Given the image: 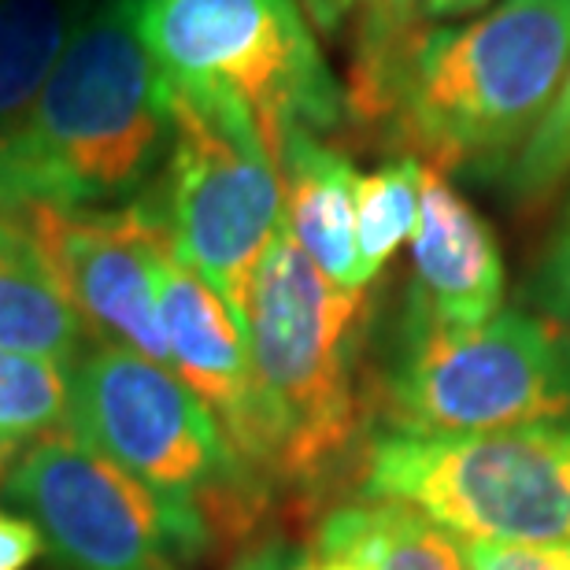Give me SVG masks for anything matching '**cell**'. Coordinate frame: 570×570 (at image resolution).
I'll return each instance as SVG.
<instances>
[{
    "instance_id": "obj_5",
    "label": "cell",
    "mask_w": 570,
    "mask_h": 570,
    "mask_svg": "<svg viewBox=\"0 0 570 570\" xmlns=\"http://www.w3.org/2000/svg\"><path fill=\"white\" fill-rule=\"evenodd\" d=\"M167 82L234 97L275 156L285 130L330 134L348 119L341 78L301 0H122Z\"/></svg>"
},
{
    "instance_id": "obj_26",
    "label": "cell",
    "mask_w": 570,
    "mask_h": 570,
    "mask_svg": "<svg viewBox=\"0 0 570 570\" xmlns=\"http://www.w3.org/2000/svg\"><path fill=\"white\" fill-rule=\"evenodd\" d=\"M22 208H27V200H22L16 178H11L4 156H0V215H19Z\"/></svg>"
},
{
    "instance_id": "obj_6",
    "label": "cell",
    "mask_w": 570,
    "mask_h": 570,
    "mask_svg": "<svg viewBox=\"0 0 570 570\" xmlns=\"http://www.w3.org/2000/svg\"><path fill=\"white\" fill-rule=\"evenodd\" d=\"M363 497L412 508L460 541H570V426L379 433L363 455Z\"/></svg>"
},
{
    "instance_id": "obj_24",
    "label": "cell",
    "mask_w": 570,
    "mask_h": 570,
    "mask_svg": "<svg viewBox=\"0 0 570 570\" xmlns=\"http://www.w3.org/2000/svg\"><path fill=\"white\" fill-rule=\"evenodd\" d=\"M293 560H296L293 544H285L282 538H267L237 556L230 570H293Z\"/></svg>"
},
{
    "instance_id": "obj_1",
    "label": "cell",
    "mask_w": 570,
    "mask_h": 570,
    "mask_svg": "<svg viewBox=\"0 0 570 570\" xmlns=\"http://www.w3.org/2000/svg\"><path fill=\"white\" fill-rule=\"evenodd\" d=\"M570 0H493L348 63V116L441 175L500 181L560 94Z\"/></svg>"
},
{
    "instance_id": "obj_12",
    "label": "cell",
    "mask_w": 570,
    "mask_h": 570,
    "mask_svg": "<svg viewBox=\"0 0 570 570\" xmlns=\"http://www.w3.org/2000/svg\"><path fill=\"white\" fill-rule=\"evenodd\" d=\"M159 315H164L170 367L208 407L237 460L253 471V379H248L242 323L223 296L170 248L159 264Z\"/></svg>"
},
{
    "instance_id": "obj_23",
    "label": "cell",
    "mask_w": 570,
    "mask_h": 570,
    "mask_svg": "<svg viewBox=\"0 0 570 570\" xmlns=\"http://www.w3.org/2000/svg\"><path fill=\"white\" fill-rule=\"evenodd\" d=\"M45 552V538L30 519L0 511V570H27Z\"/></svg>"
},
{
    "instance_id": "obj_21",
    "label": "cell",
    "mask_w": 570,
    "mask_h": 570,
    "mask_svg": "<svg viewBox=\"0 0 570 570\" xmlns=\"http://www.w3.org/2000/svg\"><path fill=\"white\" fill-rule=\"evenodd\" d=\"M527 301L533 304V312L570 334V219L567 215L552 230L549 242H544L538 264L530 271Z\"/></svg>"
},
{
    "instance_id": "obj_17",
    "label": "cell",
    "mask_w": 570,
    "mask_h": 570,
    "mask_svg": "<svg viewBox=\"0 0 570 570\" xmlns=\"http://www.w3.org/2000/svg\"><path fill=\"white\" fill-rule=\"evenodd\" d=\"M493 0H301L315 33L345 45L348 63L374 56L419 30L478 16Z\"/></svg>"
},
{
    "instance_id": "obj_15",
    "label": "cell",
    "mask_w": 570,
    "mask_h": 570,
    "mask_svg": "<svg viewBox=\"0 0 570 570\" xmlns=\"http://www.w3.org/2000/svg\"><path fill=\"white\" fill-rule=\"evenodd\" d=\"M315 549L348 556L363 570H466L452 533L393 500L334 508L318 522Z\"/></svg>"
},
{
    "instance_id": "obj_7",
    "label": "cell",
    "mask_w": 570,
    "mask_h": 570,
    "mask_svg": "<svg viewBox=\"0 0 570 570\" xmlns=\"http://www.w3.org/2000/svg\"><path fill=\"white\" fill-rule=\"evenodd\" d=\"M170 138L153 197L181 264L223 296L234 318L259 256L282 226V175L256 119L234 97L167 82Z\"/></svg>"
},
{
    "instance_id": "obj_25",
    "label": "cell",
    "mask_w": 570,
    "mask_h": 570,
    "mask_svg": "<svg viewBox=\"0 0 570 570\" xmlns=\"http://www.w3.org/2000/svg\"><path fill=\"white\" fill-rule=\"evenodd\" d=\"M293 570H363L356 560L348 556H337V552H323V549H296V560Z\"/></svg>"
},
{
    "instance_id": "obj_18",
    "label": "cell",
    "mask_w": 570,
    "mask_h": 570,
    "mask_svg": "<svg viewBox=\"0 0 570 570\" xmlns=\"http://www.w3.org/2000/svg\"><path fill=\"white\" fill-rule=\"evenodd\" d=\"M423 159L396 156L356 181V264L360 282L371 285L396 248L412 242L423 208Z\"/></svg>"
},
{
    "instance_id": "obj_3",
    "label": "cell",
    "mask_w": 570,
    "mask_h": 570,
    "mask_svg": "<svg viewBox=\"0 0 570 570\" xmlns=\"http://www.w3.org/2000/svg\"><path fill=\"white\" fill-rule=\"evenodd\" d=\"M167 78L122 0H97L0 156L27 204L86 212L134 197L164 164Z\"/></svg>"
},
{
    "instance_id": "obj_13",
    "label": "cell",
    "mask_w": 570,
    "mask_h": 570,
    "mask_svg": "<svg viewBox=\"0 0 570 570\" xmlns=\"http://www.w3.org/2000/svg\"><path fill=\"white\" fill-rule=\"evenodd\" d=\"M282 223L315 271L341 289H367L356 264V164L323 134L293 127L275 148Z\"/></svg>"
},
{
    "instance_id": "obj_20",
    "label": "cell",
    "mask_w": 570,
    "mask_h": 570,
    "mask_svg": "<svg viewBox=\"0 0 570 570\" xmlns=\"http://www.w3.org/2000/svg\"><path fill=\"white\" fill-rule=\"evenodd\" d=\"M500 186L522 212L541 208L563 186H570V63L560 94L544 111V119L533 127L527 145L519 148V156L511 159Z\"/></svg>"
},
{
    "instance_id": "obj_9",
    "label": "cell",
    "mask_w": 570,
    "mask_h": 570,
    "mask_svg": "<svg viewBox=\"0 0 570 570\" xmlns=\"http://www.w3.org/2000/svg\"><path fill=\"white\" fill-rule=\"evenodd\" d=\"M4 500L27 511L63 570H175V556L212 541L197 511L153 493L67 426L22 449Z\"/></svg>"
},
{
    "instance_id": "obj_2",
    "label": "cell",
    "mask_w": 570,
    "mask_h": 570,
    "mask_svg": "<svg viewBox=\"0 0 570 570\" xmlns=\"http://www.w3.org/2000/svg\"><path fill=\"white\" fill-rule=\"evenodd\" d=\"M363 318L367 289L318 275L282 223L242 307L259 482L318 489L352 460L363 433Z\"/></svg>"
},
{
    "instance_id": "obj_16",
    "label": "cell",
    "mask_w": 570,
    "mask_h": 570,
    "mask_svg": "<svg viewBox=\"0 0 570 570\" xmlns=\"http://www.w3.org/2000/svg\"><path fill=\"white\" fill-rule=\"evenodd\" d=\"M89 8V0H0V134L30 111Z\"/></svg>"
},
{
    "instance_id": "obj_28",
    "label": "cell",
    "mask_w": 570,
    "mask_h": 570,
    "mask_svg": "<svg viewBox=\"0 0 570 570\" xmlns=\"http://www.w3.org/2000/svg\"><path fill=\"white\" fill-rule=\"evenodd\" d=\"M567 219H570V204H567Z\"/></svg>"
},
{
    "instance_id": "obj_10",
    "label": "cell",
    "mask_w": 570,
    "mask_h": 570,
    "mask_svg": "<svg viewBox=\"0 0 570 570\" xmlns=\"http://www.w3.org/2000/svg\"><path fill=\"white\" fill-rule=\"evenodd\" d=\"M16 219L33 237L56 285L100 345L170 363L159 315V264L170 248L148 200L67 212L27 204Z\"/></svg>"
},
{
    "instance_id": "obj_8",
    "label": "cell",
    "mask_w": 570,
    "mask_h": 570,
    "mask_svg": "<svg viewBox=\"0 0 570 570\" xmlns=\"http://www.w3.org/2000/svg\"><path fill=\"white\" fill-rule=\"evenodd\" d=\"M67 430L105 452L170 504L245 530L256 515L259 478L237 460L226 433L178 374L130 348L100 345L67 363Z\"/></svg>"
},
{
    "instance_id": "obj_19",
    "label": "cell",
    "mask_w": 570,
    "mask_h": 570,
    "mask_svg": "<svg viewBox=\"0 0 570 570\" xmlns=\"http://www.w3.org/2000/svg\"><path fill=\"white\" fill-rule=\"evenodd\" d=\"M71 379L52 360L0 348V444L22 449L67 423Z\"/></svg>"
},
{
    "instance_id": "obj_22",
    "label": "cell",
    "mask_w": 570,
    "mask_h": 570,
    "mask_svg": "<svg viewBox=\"0 0 570 570\" xmlns=\"http://www.w3.org/2000/svg\"><path fill=\"white\" fill-rule=\"evenodd\" d=\"M466 570H570V541L560 544H478L460 541Z\"/></svg>"
},
{
    "instance_id": "obj_14",
    "label": "cell",
    "mask_w": 570,
    "mask_h": 570,
    "mask_svg": "<svg viewBox=\"0 0 570 570\" xmlns=\"http://www.w3.org/2000/svg\"><path fill=\"white\" fill-rule=\"evenodd\" d=\"M86 326L16 215H0V348L75 363Z\"/></svg>"
},
{
    "instance_id": "obj_27",
    "label": "cell",
    "mask_w": 570,
    "mask_h": 570,
    "mask_svg": "<svg viewBox=\"0 0 570 570\" xmlns=\"http://www.w3.org/2000/svg\"><path fill=\"white\" fill-rule=\"evenodd\" d=\"M11 455H16V449H8V444H0V478H4L8 471H4V466L11 463Z\"/></svg>"
},
{
    "instance_id": "obj_11",
    "label": "cell",
    "mask_w": 570,
    "mask_h": 570,
    "mask_svg": "<svg viewBox=\"0 0 570 570\" xmlns=\"http://www.w3.org/2000/svg\"><path fill=\"white\" fill-rule=\"evenodd\" d=\"M407 245L412 289L404 312L449 330L482 326L500 312L508 271L493 226L433 167L423 170V208Z\"/></svg>"
},
{
    "instance_id": "obj_4",
    "label": "cell",
    "mask_w": 570,
    "mask_h": 570,
    "mask_svg": "<svg viewBox=\"0 0 570 570\" xmlns=\"http://www.w3.org/2000/svg\"><path fill=\"white\" fill-rule=\"evenodd\" d=\"M379 385L385 433L570 426V334L519 307L466 330L404 312Z\"/></svg>"
}]
</instances>
